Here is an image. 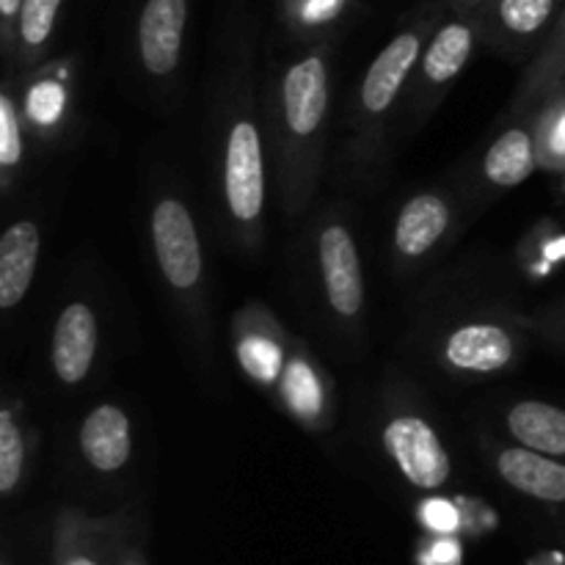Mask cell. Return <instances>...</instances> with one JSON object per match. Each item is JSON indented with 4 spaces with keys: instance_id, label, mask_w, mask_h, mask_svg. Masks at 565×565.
I'll use <instances>...</instances> for the list:
<instances>
[{
    "instance_id": "44dd1931",
    "label": "cell",
    "mask_w": 565,
    "mask_h": 565,
    "mask_svg": "<svg viewBox=\"0 0 565 565\" xmlns=\"http://www.w3.org/2000/svg\"><path fill=\"white\" fill-rule=\"evenodd\" d=\"M25 472V441L14 414L0 412V494L11 497Z\"/></svg>"
},
{
    "instance_id": "83f0119b",
    "label": "cell",
    "mask_w": 565,
    "mask_h": 565,
    "mask_svg": "<svg viewBox=\"0 0 565 565\" xmlns=\"http://www.w3.org/2000/svg\"><path fill=\"white\" fill-rule=\"evenodd\" d=\"M121 565H149V563L143 561V555H141V552H136V550H127V555H125V561H121Z\"/></svg>"
},
{
    "instance_id": "9a60e30c",
    "label": "cell",
    "mask_w": 565,
    "mask_h": 565,
    "mask_svg": "<svg viewBox=\"0 0 565 565\" xmlns=\"http://www.w3.org/2000/svg\"><path fill=\"white\" fill-rule=\"evenodd\" d=\"M42 232L33 221H14L0 237V309H14L36 276Z\"/></svg>"
},
{
    "instance_id": "9c48e42d",
    "label": "cell",
    "mask_w": 565,
    "mask_h": 565,
    "mask_svg": "<svg viewBox=\"0 0 565 565\" xmlns=\"http://www.w3.org/2000/svg\"><path fill=\"white\" fill-rule=\"evenodd\" d=\"M127 550L116 519L64 511L55 524V565H121Z\"/></svg>"
},
{
    "instance_id": "277c9868",
    "label": "cell",
    "mask_w": 565,
    "mask_h": 565,
    "mask_svg": "<svg viewBox=\"0 0 565 565\" xmlns=\"http://www.w3.org/2000/svg\"><path fill=\"white\" fill-rule=\"evenodd\" d=\"M430 33H434V17H425V20L403 28L367 66L362 92H359V105H362V114L370 125L379 121L384 114H390L395 99L401 97L408 77L417 70L419 58H423Z\"/></svg>"
},
{
    "instance_id": "f546056e",
    "label": "cell",
    "mask_w": 565,
    "mask_h": 565,
    "mask_svg": "<svg viewBox=\"0 0 565 565\" xmlns=\"http://www.w3.org/2000/svg\"><path fill=\"white\" fill-rule=\"evenodd\" d=\"M0 565H9V563H6V561H3V563H0Z\"/></svg>"
},
{
    "instance_id": "6da1fadb",
    "label": "cell",
    "mask_w": 565,
    "mask_h": 565,
    "mask_svg": "<svg viewBox=\"0 0 565 565\" xmlns=\"http://www.w3.org/2000/svg\"><path fill=\"white\" fill-rule=\"evenodd\" d=\"M326 114H329V64L323 50L301 55L285 72L279 86V130L285 138V158L290 152V163L281 169V180L290 174L292 160H307L323 132Z\"/></svg>"
},
{
    "instance_id": "7a4b0ae2",
    "label": "cell",
    "mask_w": 565,
    "mask_h": 565,
    "mask_svg": "<svg viewBox=\"0 0 565 565\" xmlns=\"http://www.w3.org/2000/svg\"><path fill=\"white\" fill-rule=\"evenodd\" d=\"M224 199L232 221L241 230H254L265 207V154L257 121L241 114L226 132Z\"/></svg>"
},
{
    "instance_id": "ffe728a7",
    "label": "cell",
    "mask_w": 565,
    "mask_h": 565,
    "mask_svg": "<svg viewBox=\"0 0 565 565\" xmlns=\"http://www.w3.org/2000/svg\"><path fill=\"white\" fill-rule=\"evenodd\" d=\"M64 0H22L20 22H17V58L20 64H36L39 55L47 50L58 25Z\"/></svg>"
},
{
    "instance_id": "4fadbf2b",
    "label": "cell",
    "mask_w": 565,
    "mask_h": 565,
    "mask_svg": "<svg viewBox=\"0 0 565 565\" xmlns=\"http://www.w3.org/2000/svg\"><path fill=\"white\" fill-rule=\"evenodd\" d=\"M497 472L511 489L546 505H565V463L555 456L516 445L497 456Z\"/></svg>"
},
{
    "instance_id": "e0dca14e",
    "label": "cell",
    "mask_w": 565,
    "mask_h": 565,
    "mask_svg": "<svg viewBox=\"0 0 565 565\" xmlns=\"http://www.w3.org/2000/svg\"><path fill=\"white\" fill-rule=\"evenodd\" d=\"M505 425L519 445L544 456H565V408L544 401H519L508 408Z\"/></svg>"
},
{
    "instance_id": "ba28073f",
    "label": "cell",
    "mask_w": 565,
    "mask_h": 565,
    "mask_svg": "<svg viewBox=\"0 0 565 565\" xmlns=\"http://www.w3.org/2000/svg\"><path fill=\"white\" fill-rule=\"evenodd\" d=\"M188 28V0H143L138 14V55L152 77L180 66Z\"/></svg>"
},
{
    "instance_id": "d6986e66",
    "label": "cell",
    "mask_w": 565,
    "mask_h": 565,
    "mask_svg": "<svg viewBox=\"0 0 565 565\" xmlns=\"http://www.w3.org/2000/svg\"><path fill=\"white\" fill-rule=\"evenodd\" d=\"M563 86H565V0L555 25H552L550 36H546V44L541 47L539 58H535V64L530 66L527 77H524L522 94H519V105L552 97V94L563 92Z\"/></svg>"
},
{
    "instance_id": "52a82bcc",
    "label": "cell",
    "mask_w": 565,
    "mask_h": 565,
    "mask_svg": "<svg viewBox=\"0 0 565 565\" xmlns=\"http://www.w3.org/2000/svg\"><path fill=\"white\" fill-rule=\"evenodd\" d=\"M478 31L480 22L475 17V11L452 17V20L434 28V33H430L428 44L423 50V58H419L417 86L423 97L439 94L441 88L450 86L467 70L475 42H478Z\"/></svg>"
},
{
    "instance_id": "603a6c76",
    "label": "cell",
    "mask_w": 565,
    "mask_h": 565,
    "mask_svg": "<svg viewBox=\"0 0 565 565\" xmlns=\"http://www.w3.org/2000/svg\"><path fill=\"white\" fill-rule=\"evenodd\" d=\"M419 522L430 535H456L463 527V513L450 500H425L419 505Z\"/></svg>"
},
{
    "instance_id": "7402d4cb",
    "label": "cell",
    "mask_w": 565,
    "mask_h": 565,
    "mask_svg": "<svg viewBox=\"0 0 565 565\" xmlns=\"http://www.w3.org/2000/svg\"><path fill=\"white\" fill-rule=\"evenodd\" d=\"M25 141H22V114L17 108V99L6 88L0 94V169L9 174L22 163Z\"/></svg>"
},
{
    "instance_id": "4dcf8cb0",
    "label": "cell",
    "mask_w": 565,
    "mask_h": 565,
    "mask_svg": "<svg viewBox=\"0 0 565 565\" xmlns=\"http://www.w3.org/2000/svg\"><path fill=\"white\" fill-rule=\"evenodd\" d=\"M563 92H565V86H563Z\"/></svg>"
},
{
    "instance_id": "cb8c5ba5",
    "label": "cell",
    "mask_w": 565,
    "mask_h": 565,
    "mask_svg": "<svg viewBox=\"0 0 565 565\" xmlns=\"http://www.w3.org/2000/svg\"><path fill=\"white\" fill-rule=\"evenodd\" d=\"M285 384H287V397H290V403L298 408V412L318 414L320 395H318V386H315V379H312V373H309V367H303L301 362H292Z\"/></svg>"
},
{
    "instance_id": "5b68a950",
    "label": "cell",
    "mask_w": 565,
    "mask_h": 565,
    "mask_svg": "<svg viewBox=\"0 0 565 565\" xmlns=\"http://www.w3.org/2000/svg\"><path fill=\"white\" fill-rule=\"evenodd\" d=\"M386 456L395 461L403 478L419 491H439L441 486L450 483L452 463L450 452L441 445L434 425L419 414H395L384 425Z\"/></svg>"
},
{
    "instance_id": "8992f818",
    "label": "cell",
    "mask_w": 565,
    "mask_h": 565,
    "mask_svg": "<svg viewBox=\"0 0 565 565\" xmlns=\"http://www.w3.org/2000/svg\"><path fill=\"white\" fill-rule=\"evenodd\" d=\"M318 259L331 312L345 323L359 320L364 309L362 259H359L356 241L345 224L331 221L323 226L318 237Z\"/></svg>"
},
{
    "instance_id": "ac0fdd59",
    "label": "cell",
    "mask_w": 565,
    "mask_h": 565,
    "mask_svg": "<svg viewBox=\"0 0 565 565\" xmlns=\"http://www.w3.org/2000/svg\"><path fill=\"white\" fill-rule=\"evenodd\" d=\"M539 149L527 127H511L489 147L483 158V177L494 188H519L535 174Z\"/></svg>"
},
{
    "instance_id": "2e32d148",
    "label": "cell",
    "mask_w": 565,
    "mask_h": 565,
    "mask_svg": "<svg viewBox=\"0 0 565 565\" xmlns=\"http://www.w3.org/2000/svg\"><path fill=\"white\" fill-rule=\"evenodd\" d=\"M450 226V204L434 191L417 193L403 204L395 224V252L403 259H423Z\"/></svg>"
},
{
    "instance_id": "3957f363",
    "label": "cell",
    "mask_w": 565,
    "mask_h": 565,
    "mask_svg": "<svg viewBox=\"0 0 565 565\" xmlns=\"http://www.w3.org/2000/svg\"><path fill=\"white\" fill-rule=\"evenodd\" d=\"M149 232H152L158 268L171 290H196L204 279V257L196 224L185 202L174 196L160 199L149 215Z\"/></svg>"
},
{
    "instance_id": "30bf717a",
    "label": "cell",
    "mask_w": 565,
    "mask_h": 565,
    "mask_svg": "<svg viewBox=\"0 0 565 565\" xmlns=\"http://www.w3.org/2000/svg\"><path fill=\"white\" fill-rule=\"evenodd\" d=\"M516 356V340L511 331L491 320L458 326L441 348V359L458 373L491 375L505 370Z\"/></svg>"
},
{
    "instance_id": "7c38bea8",
    "label": "cell",
    "mask_w": 565,
    "mask_h": 565,
    "mask_svg": "<svg viewBox=\"0 0 565 565\" xmlns=\"http://www.w3.org/2000/svg\"><path fill=\"white\" fill-rule=\"evenodd\" d=\"M83 458L88 467L99 475H114L130 461L132 452V428L130 417L114 403L92 408L81 423L77 434Z\"/></svg>"
},
{
    "instance_id": "4316f807",
    "label": "cell",
    "mask_w": 565,
    "mask_h": 565,
    "mask_svg": "<svg viewBox=\"0 0 565 565\" xmlns=\"http://www.w3.org/2000/svg\"><path fill=\"white\" fill-rule=\"evenodd\" d=\"M58 108H61V94H58V88H55V86H50L47 99H44V88L33 92L31 110H33V116H36V119L50 121L55 114H58Z\"/></svg>"
},
{
    "instance_id": "5bb4252c",
    "label": "cell",
    "mask_w": 565,
    "mask_h": 565,
    "mask_svg": "<svg viewBox=\"0 0 565 565\" xmlns=\"http://www.w3.org/2000/svg\"><path fill=\"white\" fill-rule=\"evenodd\" d=\"M563 0H486L475 17L480 31H489L505 42H530L544 31H552Z\"/></svg>"
},
{
    "instance_id": "d4e9b609",
    "label": "cell",
    "mask_w": 565,
    "mask_h": 565,
    "mask_svg": "<svg viewBox=\"0 0 565 565\" xmlns=\"http://www.w3.org/2000/svg\"><path fill=\"white\" fill-rule=\"evenodd\" d=\"M417 565H463V546L456 535H434L417 552Z\"/></svg>"
},
{
    "instance_id": "8fae6325",
    "label": "cell",
    "mask_w": 565,
    "mask_h": 565,
    "mask_svg": "<svg viewBox=\"0 0 565 565\" xmlns=\"http://www.w3.org/2000/svg\"><path fill=\"white\" fill-rule=\"evenodd\" d=\"M97 356V315L88 303L72 301L61 309L53 329L55 379L64 386H77L88 379Z\"/></svg>"
},
{
    "instance_id": "484cf974",
    "label": "cell",
    "mask_w": 565,
    "mask_h": 565,
    "mask_svg": "<svg viewBox=\"0 0 565 565\" xmlns=\"http://www.w3.org/2000/svg\"><path fill=\"white\" fill-rule=\"evenodd\" d=\"M22 0H0V42H3L6 58L17 53V22H20Z\"/></svg>"
},
{
    "instance_id": "f1b7e54d",
    "label": "cell",
    "mask_w": 565,
    "mask_h": 565,
    "mask_svg": "<svg viewBox=\"0 0 565 565\" xmlns=\"http://www.w3.org/2000/svg\"><path fill=\"white\" fill-rule=\"evenodd\" d=\"M458 3H463V6H467L469 11H475V9H480V6H483L486 0H458Z\"/></svg>"
}]
</instances>
